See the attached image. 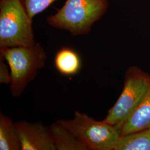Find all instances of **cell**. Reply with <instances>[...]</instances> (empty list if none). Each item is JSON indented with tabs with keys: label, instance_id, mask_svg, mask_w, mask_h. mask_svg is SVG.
Segmentation results:
<instances>
[{
	"label": "cell",
	"instance_id": "1",
	"mask_svg": "<svg viewBox=\"0 0 150 150\" xmlns=\"http://www.w3.org/2000/svg\"><path fill=\"white\" fill-rule=\"evenodd\" d=\"M109 0H67L46 19L52 27L69 31L74 36L85 35L105 14Z\"/></svg>",
	"mask_w": 150,
	"mask_h": 150
},
{
	"label": "cell",
	"instance_id": "2",
	"mask_svg": "<svg viewBox=\"0 0 150 150\" xmlns=\"http://www.w3.org/2000/svg\"><path fill=\"white\" fill-rule=\"evenodd\" d=\"M0 52L10 69L11 95L19 97L45 66L47 54L39 43L29 47L1 48Z\"/></svg>",
	"mask_w": 150,
	"mask_h": 150
},
{
	"label": "cell",
	"instance_id": "3",
	"mask_svg": "<svg viewBox=\"0 0 150 150\" xmlns=\"http://www.w3.org/2000/svg\"><path fill=\"white\" fill-rule=\"evenodd\" d=\"M36 43L32 19L21 0H0V48L29 47Z\"/></svg>",
	"mask_w": 150,
	"mask_h": 150
},
{
	"label": "cell",
	"instance_id": "4",
	"mask_svg": "<svg viewBox=\"0 0 150 150\" xmlns=\"http://www.w3.org/2000/svg\"><path fill=\"white\" fill-rule=\"evenodd\" d=\"M57 121L75 134L89 150H115L123 125L97 121L78 111H75L72 119Z\"/></svg>",
	"mask_w": 150,
	"mask_h": 150
},
{
	"label": "cell",
	"instance_id": "5",
	"mask_svg": "<svg viewBox=\"0 0 150 150\" xmlns=\"http://www.w3.org/2000/svg\"><path fill=\"white\" fill-rule=\"evenodd\" d=\"M150 92V74L137 66L129 67L125 73L122 91L103 120L114 125H123Z\"/></svg>",
	"mask_w": 150,
	"mask_h": 150
},
{
	"label": "cell",
	"instance_id": "6",
	"mask_svg": "<svg viewBox=\"0 0 150 150\" xmlns=\"http://www.w3.org/2000/svg\"><path fill=\"white\" fill-rule=\"evenodd\" d=\"M21 150H56L50 127L41 122H15Z\"/></svg>",
	"mask_w": 150,
	"mask_h": 150
},
{
	"label": "cell",
	"instance_id": "7",
	"mask_svg": "<svg viewBox=\"0 0 150 150\" xmlns=\"http://www.w3.org/2000/svg\"><path fill=\"white\" fill-rule=\"evenodd\" d=\"M50 129L56 150H89L75 134L57 121Z\"/></svg>",
	"mask_w": 150,
	"mask_h": 150
},
{
	"label": "cell",
	"instance_id": "8",
	"mask_svg": "<svg viewBox=\"0 0 150 150\" xmlns=\"http://www.w3.org/2000/svg\"><path fill=\"white\" fill-rule=\"evenodd\" d=\"M150 128V92L145 100L123 123L121 135Z\"/></svg>",
	"mask_w": 150,
	"mask_h": 150
},
{
	"label": "cell",
	"instance_id": "9",
	"mask_svg": "<svg viewBox=\"0 0 150 150\" xmlns=\"http://www.w3.org/2000/svg\"><path fill=\"white\" fill-rule=\"evenodd\" d=\"M54 63L59 73L66 76L77 74L81 66L79 54L74 50L68 47H63L56 52Z\"/></svg>",
	"mask_w": 150,
	"mask_h": 150
},
{
	"label": "cell",
	"instance_id": "10",
	"mask_svg": "<svg viewBox=\"0 0 150 150\" xmlns=\"http://www.w3.org/2000/svg\"><path fill=\"white\" fill-rule=\"evenodd\" d=\"M0 150H21L15 122L0 113Z\"/></svg>",
	"mask_w": 150,
	"mask_h": 150
},
{
	"label": "cell",
	"instance_id": "11",
	"mask_svg": "<svg viewBox=\"0 0 150 150\" xmlns=\"http://www.w3.org/2000/svg\"><path fill=\"white\" fill-rule=\"evenodd\" d=\"M115 150H150V128L121 135Z\"/></svg>",
	"mask_w": 150,
	"mask_h": 150
},
{
	"label": "cell",
	"instance_id": "12",
	"mask_svg": "<svg viewBox=\"0 0 150 150\" xmlns=\"http://www.w3.org/2000/svg\"><path fill=\"white\" fill-rule=\"evenodd\" d=\"M28 15L33 19L34 16L46 10L56 0H21Z\"/></svg>",
	"mask_w": 150,
	"mask_h": 150
},
{
	"label": "cell",
	"instance_id": "13",
	"mask_svg": "<svg viewBox=\"0 0 150 150\" xmlns=\"http://www.w3.org/2000/svg\"><path fill=\"white\" fill-rule=\"evenodd\" d=\"M5 58L0 55V83L10 84L11 82V72L8 64L5 62Z\"/></svg>",
	"mask_w": 150,
	"mask_h": 150
}]
</instances>
